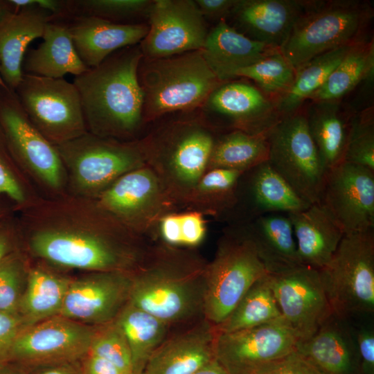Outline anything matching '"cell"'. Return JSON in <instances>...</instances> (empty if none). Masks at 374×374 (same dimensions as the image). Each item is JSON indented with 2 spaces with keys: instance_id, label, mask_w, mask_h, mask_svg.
Returning a JSON list of instances; mask_svg holds the SVG:
<instances>
[{
  "instance_id": "23",
  "label": "cell",
  "mask_w": 374,
  "mask_h": 374,
  "mask_svg": "<svg viewBox=\"0 0 374 374\" xmlns=\"http://www.w3.org/2000/svg\"><path fill=\"white\" fill-rule=\"evenodd\" d=\"M314 1L238 0L229 17L247 37L280 48L294 26Z\"/></svg>"
},
{
  "instance_id": "31",
  "label": "cell",
  "mask_w": 374,
  "mask_h": 374,
  "mask_svg": "<svg viewBox=\"0 0 374 374\" xmlns=\"http://www.w3.org/2000/svg\"><path fill=\"white\" fill-rule=\"evenodd\" d=\"M305 111L310 134L328 170L344 161L351 116L339 101H312Z\"/></svg>"
},
{
  "instance_id": "54",
  "label": "cell",
  "mask_w": 374,
  "mask_h": 374,
  "mask_svg": "<svg viewBox=\"0 0 374 374\" xmlns=\"http://www.w3.org/2000/svg\"><path fill=\"white\" fill-rule=\"evenodd\" d=\"M0 86L2 87H8L6 85L5 82H3L1 75H0Z\"/></svg>"
},
{
  "instance_id": "6",
  "label": "cell",
  "mask_w": 374,
  "mask_h": 374,
  "mask_svg": "<svg viewBox=\"0 0 374 374\" xmlns=\"http://www.w3.org/2000/svg\"><path fill=\"white\" fill-rule=\"evenodd\" d=\"M372 16L371 8L359 1H314L280 51L296 69L317 55L362 41Z\"/></svg>"
},
{
  "instance_id": "46",
  "label": "cell",
  "mask_w": 374,
  "mask_h": 374,
  "mask_svg": "<svg viewBox=\"0 0 374 374\" xmlns=\"http://www.w3.org/2000/svg\"><path fill=\"white\" fill-rule=\"evenodd\" d=\"M253 374H323L296 350L269 362Z\"/></svg>"
},
{
  "instance_id": "18",
  "label": "cell",
  "mask_w": 374,
  "mask_h": 374,
  "mask_svg": "<svg viewBox=\"0 0 374 374\" xmlns=\"http://www.w3.org/2000/svg\"><path fill=\"white\" fill-rule=\"evenodd\" d=\"M96 329L55 316L24 328L18 335L11 354L29 362L75 359L88 353Z\"/></svg>"
},
{
  "instance_id": "3",
  "label": "cell",
  "mask_w": 374,
  "mask_h": 374,
  "mask_svg": "<svg viewBox=\"0 0 374 374\" xmlns=\"http://www.w3.org/2000/svg\"><path fill=\"white\" fill-rule=\"evenodd\" d=\"M139 44L120 49L72 82L81 100L87 132L122 141L137 140L145 124L138 69Z\"/></svg>"
},
{
  "instance_id": "28",
  "label": "cell",
  "mask_w": 374,
  "mask_h": 374,
  "mask_svg": "<svg viewBox=\"0 0 374 374\" xmlns=\"http://www.w3.org/2000/svg\"><path fill=\"white\" fill-rule=\"evenodd\" d=\"M289 216L301 264L317 270L323 269L344 235L342 229L319 203Z\"/></svg>"
},
{
  "instance_id": "15",
  "label": "cell",
  "mask_w": 374,
  "mask_h": 374,
  "mask_svg": "<svg viewBox=\"0 0 374 374\" xmlns=\"http://www.w3.org/2000/svg\"><path fill=\"white\" fill-rule=\"evenodd\" d=\"M268 278L282 317L299 341L312 336L332 314L319 270L301 265Z\"/></svg>"
},
{
  "instance_id": "11",
  "label": "cell",
  "mask_w": 374,
  "mask_h": 374,
  "mask_svg": "<svg viewBox=\"0 0 374 374\" xmlns=\"http://www.w3.org/2000/svg\"><path fill=\"white\" fill-rule=\"evenodd\" d=\"M16 89L27 116L53 145L64 143L87 132L80 98L73 82L24 73Z\"/></svg>"
},
{
  "instance_id": "32",
  "label": "cell",
  "mask_w": 374,
  "mask_h": 374,
  "mask_svg": "<svg viewBox=\"0 0 374 374\" xmlns=\"http://www.w3.org/2000/svg\"><path fill=\"white\" fill-rule=\"evenodd\" d=\"M243 172L220 168L208 170L181 209L196 211L227 222L236 204L238 184Z\"/></svg>"
},
{
  "instance_id": "14",
  "label": "cell",
  "mask_w": 374,
  "mask_h": 374,
  "mask_svg": "<svg viewBox=\"0 0 374 374\" xmlns=\"http://www.w3.org/2000/svg\"><path fill=\"white\" fill-rule=\"evenodd\" d=\"M319 203L344 234L374 229V170L347 161L329 169Z\"/></svg>"
},
{
  "instance_id": "8",
  "label": "cell",
  "mask_w": 374,
  "mask_h": 374,
  "mask_svg": "<svg viewBox=\"0 0 374 374\" xmlns=\"http://www.w3.org/2000/svg\"><path fill=\"white\" fill-rule=\"evenodd\" d=\"M332 313L346 319L374 312V229L344 234L319 270Z\"/></svg>"
},
{
  "instance_id": "27",
  "label": "cell",
  "mask_w": 374,
  "mask_h": 374,
  "mask_svg": "<svg viewBox=\"0 0 374 374\" xmlns=\"http://www.w3.org/2000/svg\"><path fill=\"white\" fill-rule=\"evenodd\" d=\"M236 225L251 241L268 274L302 265L288 213H271Z\"/></svg>"
},
{
  "instance_id": "24",
  "label": "cell",
  "mask_w": 374,
  "mask_h": 374,
  "mask_svg": "<svg viewBox=\"0 0 374 374\" xmlns=\"http://www.w3.org/2000/svg\"><path fill=\"white\" fill-rule=\"evenodd\" d=\"M296 351L323 374H361L353 323L333 313L312 336L298 341Z\"/></svg>"
},
{
  "instance_id": "33",
  "label": "cell",
  "mask_w": 374,
  "mask_h": 374,
  "mask_svg": "<svg viewBox=\"0 0 374 374\" xmlns=\"http://www.w3.org/2000/svg\"><path fill=\"white\" fill-rule=\"evenodd\" d=\"M115 321L127 341L132 355L133 374H142L149 359L172 328L161 319L129 302Z\"/></svg>"
},
{
  "instance_id": "1",
  "label": "cell",
  "mask_w": 374,
  "mask_h": 374,
  "mask_svg": "<svg viewBox=\"0 0 374 374\" xmlns=\"http://www.w3.org/2000/svg\"><path fill=\"white\" fill-rule=\"evenodd\" d=\"M30 248L35 256L59 266L95 272H134L152 242L128 229L95 199L37 208L30 213Z\"/></svg>"
},
{
  "instance_id": "53",
  "label": "cell",
  "mask_w": 374,
  "mask_h": 374,
  "mask_svg": "<svg viewBox=\"0 0 374 374\" xmlns=\"http://www.w3.org/2000/svg\"><path fill=\"white\" fill-rule=\"evenodd\" d=\"M40 374H71L68 370L63 368H54L46 370Z\"/></svg>"
},
{
  "instance_id": "17",
  "label": "cell",
  "mask_w": 374,
  "mask_h": 374,
  "mask_svg": "<svg viewBox=\"0 0 374 374\" xmlns=\"http://www.w3.org/2000/svg\"><path fill=\"white\" fill-rule=\"evenodd\" d=\"M131 273L95 272L71 280L60 315L96 326L112 322L128 303Z\"/></svg>"
},
{
  "instance_id": "25",
  "label": "cell",
  "mask_w": 374,
  "mask_h": 374,
  "mask_svg": "<svg viewBox=\"0 0 374 374\" xmlns=\"http://www.w3.org/2000/svg\"><path fill=\"white\" fill-rule=\"evenodd\" d=\"M65 22L75 50L88 68L98 66L120 49L139 44L148 31L145 24H121L93 17H75Z\"/></svg>"
},
{
  "instance_id": "29",
  "label": "cell",
  "mask_w": 374,
  "mask_h": 374,
  "mask_svg": "<svg viewBox=\"0 0 374 374\" xmlns=\"http://www.w3.org/2000/svg\"><path fill=\"white\" fill-rule=\"evenodd\" d=\"M0 25V71L6 85L16 89L24 73L22 64L28 45L42 37L51 14L38 7L24 8Z\"/></svg>"
},
{
  "instance_id": "47",
  "label": "cell",
  "mask_w": 374,
  "mask_h": 374,
  "mask_svg": "<svg viewBox=\"0 0 374 374\" xmlns=\"http://www.w3.org/2000/svg\"><path fill=\"white\" fill-rule=\"evenodd\" d=\"M24 328L18 311L0 312V359L11 354L18 335Z\"/></svg>"
},
{
  "instance_id": "38",
  "label": "cell",
  "mask_w": 374,
  "mask_h": 374,
  "mask_svg": "<svg viewBox=\"0 0 374 374\" xmlns=\"http://www.w3.org/2000/svg\"><path fill=\"white\" fill-rule=\"evenodd\" d=\"M282 318L267 274L251 286L225 321L215 327L220 332H228Z\"/></svg>"
},
{
  "instance_id": "34",
  "label": "cell",
  "mask_w": 374,
  "mask_h": 374,
  "mask_svg": "<svg viewBox=\"0 0 374 374\" xmlns=\"http://www.w3.org/2000/svg\"><path fill=\"white\" fill-rule=\"evenodd\" d=\"M71 281L42 269L29 272L17 309L25 328L60 315Z\"/></svg>"
},
{
  "instance_id": "45",
  "label": "cell",
  "mask_w": 374,
  "mask_h": 374,
  "mask_svg": "<svg viewBox=\"0 0 374 374\" xmlns=\"http://www.w3.org/2000/svg\"><path fill=\"white\" fill-rule=\"evenodd\" d=\"M371 317L350 319L357 340L361 374H374V327Z\"/></svg>"
},
{
  "instance_id": "50",
  "label": "cell",
  "mask_w": 374,
  "mask_h": 374,
  "mask_svg": "<svg viewBox=\"0 0 374 374\" xmlns=\"http://www.w3.org/2000/svg\"><path fill=\"white\" fill-rule=\"evenodd\" d=\"M86 374H125L114 364L98 356L89 355L86 364Z\"/></svg>"
},
{
  "instance_id": "48",
  "label": "cell",
  "mask_w": 374,
  "mask_h": 374,
  "mask_svg": "<svg viewBox=\"0 0 374 374\" xmlns=\"http://www.w3.org/2000/svg\"><path fill=\"white\" fill-rule=\"evenodd\" d=\"M204 18L217 20H226L229 17L238 0H195Z\"/></svg>"
},
{
  "instance_id": "42",
  "label": "cell",
  "mask_w": 374,
  "mask_h": 374,
  "mask_svg": "<svg viewBox=\"0 0 374 374\" xmlns=\"http://www.w3.org/2000/svg\"><path fill=\"white\" fill-rule=\"evenodd\" d=\"M344 161L374 170L373 109H366L351 116Z\"/></svg>"
},
{
  "instance_id": "49",
  "label": "cell",
  "mask_w": 374,
  "mask_h": 374,
  "mask_svg": "<svg viewBox=\"0 0 374 374\" xmlns=\"http://www.w3.org/2000/svg\"><path fill=\"white\" fill-rule=\"evenodd\" d=\"M0 193H3L17 202L24 201V192L14 176L0 159Z\"/></svg>"
},
{
  "instance_id": "10",
  "label": "cell",
  "mask_w": 374,
  "mask_h": 374,
  "mask_svg": "<svg viewBox=\"0 0 374 374\" xmlns=\"http://www.w3.org/2000/svg\"><path fill=\"white\" fill-rule=\"evenodd\" d=\"M267 139L269 165L305 201L319 203L328 169L310 134L305 111L282 116Z\"/></svg>"
},
{
  "instance_id": "52",
  "label": "cell",
  "mask_w": 374,
  "mask_h": 374,
  "mask_svg": "<svg viewBox=\"0 0 374 374\" xmlns=\"http://www.w3.org/2000/svg\"><path fill=\"white\" fill-rule=\"evenodd\" d=\"M8 244L6 240L0 236V265L2 262V260L7 251Z\"/></svg>"
},
{
  "instance_id": "41",
  "label": "cell",
  "mask_w": 374,
  "mask_h": 374,
  "mask_svg": "<svg viewBox=\"0 0 374 374\" xmlns=\"http://www.w3.org/2000/svg\"><path fill=\"white\" fill-rule=\"evenodd\" d=\"M207 233L204 215L196 211L182 210L164 215L157 226V240L166 244L196 249Z\"/></svg>"
},
{
  "instance_id": "20",
  "label": "cell",
  "mask_w": 374,
  "mask_h": 374,
  "mask_svg": "<svg viewBox=\"0 0 374 374\" xmlns=\"http://www.w3.org/2000/svg\"><path fill=\"white\" fill-rule=\"evenodd\" d=\"M310 205L265 161L241 175L236 204L227 224H243L271 213H293Z\"/></svg>"
},
{
  "instance_id": "39",
  "label": "cell",
  "mask_w": 374,
  "mask_h": 374,
  "mask_svg": "<svg viewBox=\"0 0 374 374\" xmlns=\"http://www.w3.org/2000/svg\"><path fill=\"white\" fill-rule=\"evenodd\" d=\"M152 1L148 0H64L61 21L93 17L121 24L148 15Z\"/></svg>"
},
{
  "instance_id": "30",
  "label": "cell",
  "mask_w": 374,
  "mask_h": 374,
  "mask_svg": "<svg viewBox=\"0 0 374 374\" xmlns=\"http://www.w3.org/2000/svg\"><path fill=\"white\" fill-rule=\"evenodd\" d=\"M42 38L43 42L24 60L22 70L27 74L63 78L67 73L77 76L89 69L80 58L65 21L47 22Z\"/></svg>"
},
{
  "instance_id": "36",
  "label": "cell",
  "mask_w": 374,
  "mask_h": 374,
  "mask_svg": "<svg viewBox=\"0 0 374 374\" xmlns=\"http://www.w3.org/2000/svg\"><path fill=\"white\" fill-rule=\"evenodd\" d=\"M373 40H362L353 45L325 83L309 100L339 101L361 82L373 78Z\"/></svg>"
},
{
  "instance_id": "13",
  "label": "cell",
  "mask_w": 374,
  "mask_h": 374,
  "mask_svg": "<svg viewBox=\"0 0 374 374\" xmlns=\"http://www.w3.org/2000/svg\"><path fill=\"white\" fill-rule=\"evenodd\" d=\"M148 16V31L139 44L143 57L161 58L202 49L208 31L195 1H152Z\"/></svg>"
},
{
  "instance_id": "12",
  "label": "cell",
  "mask_w": 374,
  "mask_h": 374,
  "mask_svg": "<svg viewBox=\"0 0 374 374\" xmlns=\"http://www.w3.org/2000/svg\"><path fill=\"white\" fill-rule=\"evenodd\" d=\"M95 199L131 231L151 241L157 240L161 219L180 211L147 165L124 174Z\"/></svg>"
},
{
  "instance_id": "51",
  "label": "cell",
  "mask_w": 374,
  "mask_h": 374,
  "mask_svg": "<svg viewBox=\"0 0 374 374\" xmlns=\"http://www.w3.org/2000/svg\"><path fill=\"white\" fill-rule=\"evenodd\" d=\"M195 374H228L215 359Z\"/></svg>"
},
{
  "instance_id": "35",
  "label": "cell",
  "mask_w": 374,
  "mask_h": 374,
  "mask_svg": "<svg viewBox=\"0 0 374 374\" xmlns=\"http://www.w3.org/2000/svg\"><path fill=\"white\" fill-rule=\"evenodd\" d=\"M356 43L326 51L298 67L290 89L274 102L280 116L289 115L299 110L303 103L325 83Z\"/></svg>"
},
{
  "instance_id": "5",
  "label": "cell",
  "mask_w": 374,
  "mask_h": 374,
  "mask_svg": "<svg viewBox=\"0 0 374 374\" xmlns=\"http://www.w3.org/2000/svg\"><path fill=\"white\" fill-rule=\"evenodd\" d=\"M138 77L144 96L145 123L168 113L202 106L222 84L201 50L161 58L143 57Z\"/></svg>"
},
{
  "instance_id": "19",
  "label": "cell",
  "mask_w": 374,
  "mask_h": 374,
  "mask_svg": "<svg viewBox=\"0 0 374 374\" xmlns=\"http://www.w3.org/2000/svg\"><path fill=\"white\" fill-rule=\"evenodd\" d=\"M202 106L220 120L217 130L267 134L282 117L274 100L258 88L243 82L221 84Z\"/></svg>"
},
{
  "instance_id": "7",
  "label": "cell",
  "mask_w": 374,
  "mask_h": 374,
  "mask_svg": "<svg viewBox=\"0 0 374 374\" xmlns=\"http://www.w3.org/2000/svg\"><path fill=\"white\" fill-rule=\"evenodd\" d=\"M267 274L251 241L238 226L227 225L205 268L204 318L215 326L223 323L251 286Z\"/></svg>"
},
{
  "instance_id": "21",
  "label": "cell",
  "mask_w": 374,
  "mask_h": 374,
  "mask_svg": "<svg viewBox=\"0 0 374 374\" xmlns=\"http://www.w3.org/2000/svg\"><path fill=\"white\" fill-rule=\"evenodd\" d=\"M0 121L17 155L38 178L53 188L61 186L64 164L54 145L32 123L17 98L0 103Z\"/></svg>"
},
{
  "instance_id": "4",
  "label": "cell",
  "mask_w": 374,
  "mask_h": 374,
  "mask_svg": "<svg viewBox=\"0 0 374 374\" xmlns=\"http://www.w3.org/2000/svg\"><path fill=\"white\" fill-rule=\"evenodd\" d=\"M217 131L204 118L172 121L139 139L145 163L179 210L208 169Z\"/></svg>"
},
{
  "instance_id": "9",
  "label": "cell",
  "mask_w": 374,
  "mask_h": 374,
  "mask_svg": "<svg viewBox=\"0 0 374 374\" xmlns=\"http://www.w3.org/2000/svg\"><path fill=\"white\" fill-rule=\"evenodd\" d=\"M55 146L75 188L93 199L124 174L146 165L139 139L122 141L87 132Z\"/></svg>"
},
{
  "instance_id": "44",
  "label": "cell",
  "mask_w": 374,
  "mask_h": 374,
  "mask_svg": "<svg viewBox=\"0 0 374 374\" xmlns=\"http://www.w3.org/2000/svg\"><path fill=\"white\" fill-rule=\"evenodd\" d=\"M21 282L19 265L14 262H2L0 265V312L17 311Z\"/></svg>"
},
{
  "instance_id": "2",
  "label": "cell",
  "mask_w": 374,
  "mask_h": 374,
  "mask_svg": "<svg viewBox=\"0 0 374 374\" xmlns=\"http://www.w3.org/2000/svg\"><path fill=\"white\" fill-rule=\"evenodd\" d=\"M207 261L196 249L152 242L131 273L129 303L177 328L204 318Z\"/></svg>"
},
{
  "instance_id": "22",
  "label": "cell",
  "mask_w": 374,
  "mask_h": 374,
  "mask_svg": "<svg viewBox=\"0 0 374 374\" xmlns=\"http://www.w3.org/2000/svg\"><path fill=\"white\" fill-rule=\"evenodd\" d=\"M217 330L206 319L172 328L142 374H195L215 360Z\"/></svg>"
},
{
  "instance_id": "43",
  "label": "cell",
  "mask_w": 374,
  "mask_h": 374,
  "mask_svg": "<svg viewBox=\"0 0 374 374\" xmlns=\"http://www.w3.org/2000/svg\"><path fill=\"white\" fill-rule=\"evenodd\" d=\"M87 354L108 360L125 374H133L131 352L126 338L115 320L96 327Z\"/></svg>"
},
{
  "instance_id": "37",
  "label": "cell",
  "mask_w": 374,
  "mask_h": 374,
  "mask_svg": "<svg viewBox=\"0 0 374 374\" xmlns=\"http://www.w3.org/2000/svg\"><path fill=\"white\" fill-rule=\"evenodd\" d=\"M267 134H251L240 130L218 134L208 170L220 168L246 171L267 161L269 145Z\"/></svg>"
},
{
  "instance_id": "40",
  "label": "cell",
  "mask_w": 374,
  "mask_h": 374,
  "mask_svg": "<svg viewBox=\"0 0 374 374\" xmlns=\"http://www.w3.org/2000/svg\"><path fill=\"white\" fill-rule=\"evenodd\" d=\"M295 76L296 69L280 50L238 71L234 75V78L253 80L265 94L276 98L274 102L290 89Z\"/></svg>"
},
{
  "instance_id": "26",
  "label": "cell",
  "mask_w": 374,
  "mask_h": 374,
  "mask_svg": "<svg viewBox=\"0 0 374 374\" xmlns=\"http://www.w3.org/2000/svg\"><path fill=\"white\" fill-rule=\"evenodd\" d=\"M279 50L247 37L222 19L208 31L201 51L210 69L223 82Z\"/></svg>"
},
{
  "instance_id": "16",
  "label": "cell",
  "mask_w": 374,
  "mask_h": 374,
  "mask_svg": "<svg viewBox=\"0 0 374 374\" xmlns=\"http://www.w3.org/2000/svg\"><path fill=\"white\" fill-rule=\"evenodd\" d=\"M298 341L283 318L236 331H217L215 359L228 374H253L265 364L296 350Z\"/></svg>"
}]
</instances>
